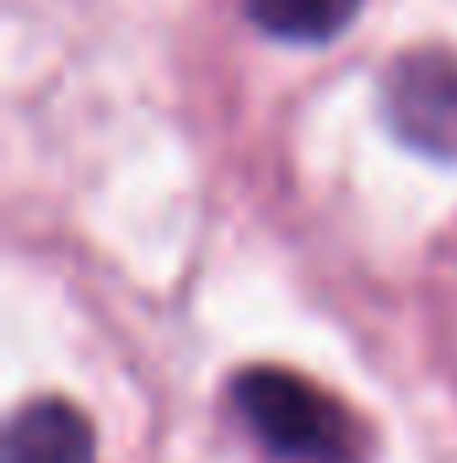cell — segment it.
Instances as JSON below:
<instances>
[{"label": "cell", "instance_id": "cell-3", "mask_svg": "<svg viewBox=\"0 0 457 463\" xmlns=\"http://www.w3.org/2000/svg\"><path fill=\"white\" fill-rule=\"evenodd\" d=\"M92 458H98L92 426L65 399L27 404L5 431V463H92Z\"/></svg>", "mask_w": 457, "mask_h": 463}, {"label": "cell", "instance_id": "cell-2", "mask_svg": "<svg viewBox=\"0 0 457 463\" xmlns=\"http://www.w3.org/2000/svg\"><path fill=\"white\" fill-rule=\"evenodd\" d=\"M382 114L404 146L457 162V60L442 49L398 54L382 76Z\"/></svg>", "mask_w": 457, "mask_h": 463}, {"label": "cell", "instance_id": "cell-1", "mask_svg": "<svg viewBox=\"0 0 457 463\" xmlns=\"http://www.w3.org/2000/svg\"><path fill=\"white\" fill-rule=\"evenodd\" d=\"M231 404L247 420V431L291 463H360L366 458V431L360 420L344 410L340 399H329L318 383L280 372V366H247L231 383Z\"/></svg>", "mask_w": 457, "mask_h": 463}, {"label": "cell", "instance_id": "cell-4", "mask_svg": "<svg viewBox=\"0 0 457 463\" xmlns=\"http://www.w3.org/2000/svg\"><path fill=\"white\" fill-rule=\"evenodd\" d=\"M253 27L285 43H329L360 11V0H242Z\"/></svg>", "mask_w": 457, "mask_h": 463}]
</instances>
